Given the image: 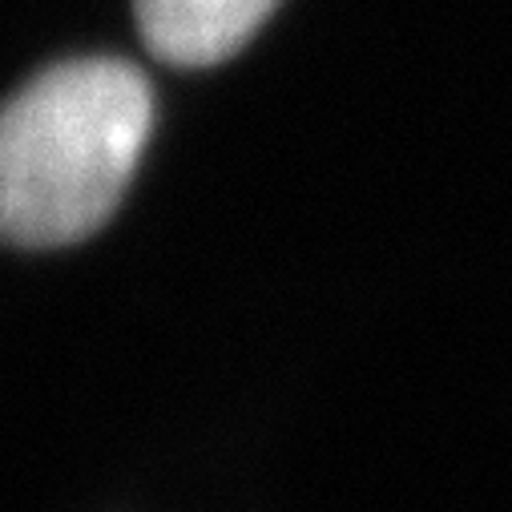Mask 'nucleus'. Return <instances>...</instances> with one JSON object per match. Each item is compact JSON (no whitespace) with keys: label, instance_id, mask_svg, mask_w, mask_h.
I'll use <instances>...</instances> for the list:
<instances>
[{"label":"nucleus","instance_id":"obj_1","mask_svg":"<svg viewBox=\"0 0 512 512\" xmlns=\"http://www.w3.org/2000/svg\"><path fill=\"white\" fill-rule=\"evenodd\" d=\"M154 130V89L121 57L37 73L0 121V222L25 250L97 234L130 190Z\"/></svg>","mask_w":512,"mask_h":512},{"label":"nucleus","instance_id":"obj_2","mask_svg":"<svg viewBox=\"0 0 512 512\" xmlns=\"http://www.w3.org/2000/svg\"><path fill=\"white\" fill-rule=\"evenodd\" d=\"M279 0H134L146 49L178 69H206L234 57Z\"/></svg>","mask_w":512,"mask_h":512}]
</instances>
